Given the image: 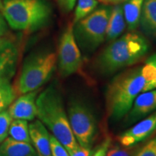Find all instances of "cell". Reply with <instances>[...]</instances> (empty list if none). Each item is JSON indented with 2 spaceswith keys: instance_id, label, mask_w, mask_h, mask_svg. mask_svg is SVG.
I'll use <instances>...</instances> for the list:
<instances>
[{
  "instance_id": "cell-1",
  "label": "cell",
  "mask_w": 156,
  "mask_h": 156,
  "mask_svg": "<svg viewBox=\"0 0 156 156\" xmlns=\"http://www.w3.org/2000/svg\"><path fill=\"white\" fill-rule=\"evenodd\" d=\"M37 116L67 149L69 155L77 151V143L69 125V119L58 90L50 85L38 95Z\"/></svg>"
},
{
  "instance_id": "cell-2",
  "label": "cell",
  "mask_w": 156,
  "mask_h": 156,
  "mask_svg": "<svg viewBox=\"0 0 156 156\" xmlns=\"http://www.w3.org/2000/svg\"><path fill=\"white\" fill-rule=\"evenodd\" d=\"M145 83L141 67L126 70L116 75L106 89V108L108 117L118 121L125 116L136 98L142 92Z\"/></svg>"
},
{
  "instance_id": "cell-3",
  "label": "cell",
  "mask_w": 156,
  "mask_h": 156,
  "mask_svg": "<svg viewBox=\"0 0 156 156\" xmlns=\"http://www.w3.org/2000/svg\"><path fill=\"white\" fill-rule=\"evenodd\" d=\"M148 43L141 35L134 32L115 39L98 58V66L103 74H112L135 64L147 52Z\"/></svg>"
},
{
  "instance_id": "cell-4",
  "label": "cell",
  "mask_w": 156,
  "mask_h": 156,
  "mask_svg": "<svg viewBox=\"0 0 156 156\" xmlns=\"http://www.w3.org/2000/svg\"><path fill=\"white\" fill-rule=\"evenodd\" d=\"M2 13L14 30L33 31L48 22L51 9L45 0H4Z\"/></svg>"
},
{
  "instance_id": "cell-5",
  "label": "cell",
  "mask_w": 156,
  "mask_h": 156,
  "mask_svg": "<svg viewBox=\"0 0 156 156\" xmlns=\"http://www.w3.org/2000/svg\"><path fill=\"white\" fill-rule=\"evenodd\" d=\"M57 56L54 52H44L30 56L25 60L15 90L18 94L31 92L46 83L55 69Z\"/></svg>"
},
{
  "instance_id": "cell-6",
  "label": "cell",
  "mask_w": 156,
  "mask_h": 156,
  "mask_svg": "<svg viewBox=\"0 0 156 156\" xmlns=\"http://www.w3.org/2000/svg\"><path fill=\"white\" fill-rule=\"evenodd\" d=\"M110 11L98 9L75 23L74 34L82 48L93 51L104 41Z\"/></svg>"
},
{
  "instance_id": "cell-7",
  "label": "cell",
  "mask_w": 156,
  "mask_h": 156,
  "mask_svg": "<svg viewBox=\"0 0 156 156\" xmlns=\"http://www.w3.org/2000/svg\"><path fill=\"white\" fill-rule=\"evenodd\" d=\"M67 116L69 125L77 143L91 147L96 135V121L91 111L83 103L73 101L69 103Z\"/></svg>"
},
{
  "instance_id": "cell-8",
  "label": "cell",
  "mask_w": 156,
  "mask_h": 156,
  "mask_svg": "<svg viewBox=\"0 0 156 156\" xmlns=\"http://www.w3.org/2000/svg\"><path fill=\"white\" fill-rule=\"evenodd\" d=\"M56 56L62 77H68L80 69L83 60L74 34L73 25H68L62 33Z\"/></svg>"
},
{
  "instance_id": "cell-9",
  "label": "cell",
  "mask_w": 156,
  "mask_h": 156,
  "mask_svg": "<svg viewBox=\"0 0 156 156\" xmlns=\"http://www.w3.org/2000/svg\"><path fill=\"white\" fill-rule=\"evenodd\" d=\"M156 132V110L147 118L140 121L132 127L118 136V141L122 146L136 145Z\"/></svg>"
},
{
  "instance_id": "cell-10",
  "label": "cell",
  "mask_w": 156,
  "mask_h": 156,
  "mask_svg": "<svg viewBox=\"0 0 156 156\" xmlns=\"http://www.w3.org/2000/svg\"><path fill=\"white\" fill-rule=\"evenodd\" d=\"M39 89L22 94L8 107V112L12 119L34 120L37 116L36 98Z\"/></svg>"
},
{
  "instance_id": "cell-11",
  "label": "cell",
  "mask_w": 156,
  "mask_h": 156,
  "mask_svg": "<svg viewBox=\"0 0 156 156\" xmlns=\"http://www.w3.org/2000/svg\"><path fill=\"white\" fill-rule=\"evenodd\" d=\"M156 110V89L139 94L126 115V123L132 124Z\"/></svg>"
},
{
  "instance_id": "cell-12",
  "label": "cell",
  "mask_w": 156,
  "mask_h": 156,
  "mask_svg": "<svg viewBox=\"0 0 156 156\" xmlns=\"http://www.w3.org/2000/svg\"><path fill=\"white\" fill-rule=\"evenodd\" d=\"M29 134L38 156H52L50 147V134L40 120H36L29 124Z\"/></svg>"
},
{
  "instance_id": "cell-13",
  "label": "cell",
  "mask_w": 156,
  "mask_h": 156,
  "mask_svg": "<svg viewBox=\"0 0 156 156\" xmlns=\"http://www.w3.org/2000/svg\"><path fill=\"white\" fill-rule=\"evenodd\" d=\"M18 51L12 44L0 51V80H10L14 75Z\"/></svg>"
},
{
  "instance_id": "cell-14",
  "label": "cell",
  "mask_w": 156,
  "mask_h": 156,
  "mask_svg": "<svg viewBox=\"0 0 156 156\" xmlns=\"http://www.w3.org/2000/svg\"><path fill=\"white\" fill-rule=\"evenodd\" d=\"M0 156H38L30 143L7 137L0 144Z\"/></svg>"
},
{
  "instance_id": "cell-15",
  "label": "cell",
  "mask_w": 156,
  "mask_h": 156,
  "mask_svg": "<svg viewBox=\"0 0 156 156\" xmlns=\"http://www.w3.org/2000/svg\"><path fill=\"white\" fill-rule=\"evenodd\" d=\"M125 20L122 5H115L110 11L107 24L106 38L108 41H114L118 38L125 28Z\"/></svg>"
},
{
  "instance_id": "cell-16",
  "label": "cell",
  "mask_w": 156,
  "mask_h": 156,
  "mask_svg": "<svg viewBox=\"0 0 156 156\" xmlns=\"http://www.w3.org/2000/svg\"><path fill=\"white\" fill-rule=\"evenodd\" d=\"M140 23L147 36L156 38V0H144Z\"/></svg>"
},
{
  "instance_id": "cell-17",
  "label": "cell",
  "mask_w": 156,
  "mask_h": 156,
  "mask_svg": "<svg viewBox=\"0 0 156 156\" xmlns=\"http://www.w3.org/2000/svg\"><path fill=\"white\" fill-rule=\"evenodd\" d=\"M144 0H126L124 5V20L129 30L134 31L140 25Z\"/></svg>"
},
{
  "instance_id": "cell-18",
  "label": "cell",
  "mask_w": 156,
  "mask_h": 156,
  "mask_svg": "<svg viewBox=\"0 0 156 156\" xmlns=\"http://www.w3.org/2000/svg\"><path fill=\"white\" fill-rule=\"evenodd\" d=\"M141 73L145 82L142 93L156 89V54L146 60L145 65L141 67Z\"/></svg>"
},
{
  "instance_id": "cell-19",
  "label": "cell",
  "mask_w": 156,
  "mask_h": 156,
  "mask_svg": "<svg viewBox=\"0 0 156 156\" xmlns=\"http://www.w3.org/2000/svg\"><path fill=\"white\" fill-rule=\"evenodd\" d=\"M9 137L18 142L31 143L28 121L12 119L9 128Z\"/></svg>"
},
{
  "instance_id": "cell-20",
  "label": "cell",
  "mask_w": 156,
  "mask_h": 156,
  "mask_svg": "<svg viewBox=\"0 0 156 156\" xmlns=\"http://www.w3.org/2000/svg\"><path fill=\"white\" fill-rule=\"evenodd\" d=\"M14 87L10 83V80H0V112L8 108L16 97Z\"/></svg>"
},
{
  "instance_id": "cell-21",
  "label": "cell",
  "mask_w": 156,
  "mask_h": 156,
  "mask_svg": "<svg viewBox=\"0 0 156 156\" xmlns=\"http://www.w3.org/2000/svg\"><path fill=\"white\" fill-rule=\"evenodd\" d=\"M98 4V0H77L74 15V24L93 12Z\"/></svg>"
},
{
  "instance_id": "cell-22",
  "label": "cell",
  "mask_w": 156,
  "mask_h": 156,
  "mask_svg": "<svg viewBox=\"0 0 156 156\" xmlns=\"http://www.w3.org/2000/svg\"><path fill=\"white\" fill-rule=\"evenodd\" d=\"M12 121V118L7 109L0 112V142H3L7 137Z\"/></svg>"
},
{
  "instance_id": "cell-23",
  "label": "cell",
  "mask_w": 156,
  "mask_h": 156,
  "mask_svg": "<svg viewBox=\"0 0 156 156\" xmlns=\"http://www.w3.org/2000/svg\"><path fill=\"white\" fill-rule=\"evenodd\" d=\"M137 151L136 145L130 146V147H119V146H114L109 147L107 151L106 156H134Z\"/></svg>"
},
{
  "instance_id": "cell-24",
  "label": "cell",
  "mask_w": 156,
  "mask_h": 156,
  "mask_svg": "<svg viewBox=\"0 0 156 156\" xmlns=\"http://www.w3.org/2000/svg\"><path fill=\"white\" fill-rule=\"evenodd\" d=\"M49 140L52 156H69L67 149L53 134H49Z\"/></svg>"
},
{
  "instance_id": "cell-25",
  "label": "cell",
  "mask_w": 156,
  "mask_h": 156,
  "mask_svg": "<svg viewBox=\"0 0 156 156\" xmlns=\"http://www.w3.org/2000/svg\"><path fill=\"white\" fill-rule=\"evenodd\" d=\"M153 138L136 151L134 156H156V132Z\"/></svg>"
},
{
  "instance_id": "cell-26",
  "label": "cell",
  "mask_w": 156,
  "mask_h": 156,
  "mask_svg": "<svg viewBox=\"0 0 156 156\" xmlns=\"http://www.w3.org/2000/svg\"><path fill=\"white\" fill-rule=\"evenodd\" d=\"M111 144H112V139L110 137H106L97 147L94 153H92L90 156H106L107 151L111 146Z\"/></svg>"
},
{
  "instance_id": "cell-27",
  "label": "cell",
  "mask_w": 156,
  "mask_h": 156,
  "mask_svg": "<svg viewBox=\"0 0 156 156\" xmlns=\"http://www.w3.org/2000/svg\"><path fill=\"white\" fill-rule=\"evenodd\" d=\"M58 5L64 11H71L75 6L76 0H57Z\"/></svg>"
},
{
  "instance_id": "cell-28",
  "label": "cell",
  "mask_w": 156,
  "mask_h": 156,
  "mask_svg": "<svg viewBox=\"0 0 156 156\" xmlns=\"http://www.w3.org/2000/svg\"><path fill=\"white\" fill-rule=\"evenodd\" d=\"M92 153L93 152L90 147H84L80 146L77 151L74 152L69 156H90Z\"/></svg>"
},
{
  "instance_id": "cell-29",
  "label": "cell",
  "mask_w": 156,
  "mask_h": 156,
  "mask_svg": "<svg viewBox=\"0 0 156 156\" xmlns=\"http://www.w3.org/2000/svg\"><path fill=\"white\" fill-rule=\"evenodd\" d=\"M7 30V23L2 13H0V38L6 34Z\"/></svg>"
},
{
  "instance_id": "cell-30",
  "label": "cell",
  "mask_w": 156,
  "mask_h": 156,
  "mask_svg": "<svg viewBox=\"0 0 156 156\" xmlns=\"http://www.w3.org/2000/svg\"><path fill=\"white\" fill-rule=\"evenodd\" d=\"M99 1L104 4H106V5H120V4L122 2H124L126 0H99Z\"/></svg>"
},
{
  "instance_id": "cell-31",
  "label": "cell",
  "mask_w": 156,
  "mask_h": 156,
  "mask_svg": "<svg viewBox=\"0 0 156 156\" xmlns=\"http://www.w3.org/2000/svg\"><path fill=\"white\" fill-rule=\"evenodd\" d=\"M10 44L11 42L9 41V40H7V38L1 37V38H0V51L2 50L4 48H5L6 46H7Z\"/></svg>"
},
{
  "instance_id": "cell-32",
  "label": "cell",
  "mask_w": 156,
  "mask_h": 156,
  "mask_svg": "<svg viewBox=\"0 0 156 156\" xmlns=\"http://www.w3.org/2000/svg\"><path fill=\"white\" fill-rule=\"evenodd\" d=\"M2 2L0 0V9H2Z\"/></svg>"
},
{
  "instance_id": "cell-33",
  "label": "cell",
  "mask_w": 156,
  "mask_h": 156,
  "mask_svg": "<svg viewBox=\"0 0 156 156\" xmlns=\"http://www.w3.org/2000/svg\"><path fill=\"white\" fill-rule=\"evenodd\" d=\"M0 144H1V142H0Z\"/></svg>"
}]
</instances>
